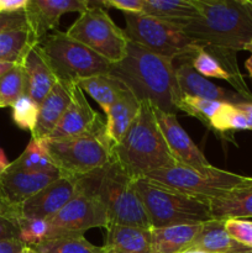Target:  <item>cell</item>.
I'll return each instance as SVG.
<instances>
[{
  "mask_svg": "<svg viewBox=\"0 0 252 253\" xmlns=\"http://www.w3.org/2000/svg\"><path fill=\"white\" fill-rule=\"evenodd\" d=\"M199 16L184 34L208 52L245 51L252 41V0H193Z\"/></svg>",
  "mask_w": 252,
  "mask_h": 253,
  "instance_id": "1",
  "label": "cell"
},
{
  "mask_svg": "<svg viewBox=\"0 0 252 253\" xmlns=\"http://www.w3.org/2000/svg\"><path fill=\"white\" fill-rule=\"evenodd\" d=\"M110 74L120 79L140 101H148L166 113H178L182 93L173 59L130 41L125 58L113 64Z\"/></svg>",
  "mask_w": 252,
  "mask_h": 253,
  "instance_id": "2",
  "label": "cell"
},
{
  "mask_svg": "<svg viewBox=\"0 0 252 253\" xmlns=\"http://www.w3.org/2000/svg\"><path fill=\"white\" fill-rule=\"evenodd\" d=\"M111 152V160L135 180L177 163L161 132L153 105L148 101H141L137 118Z\"/></svg>",
  "mask_w": 252,
  "mask_h": 253,
  "instance_id": "3",
  "label": "cell"
},
{
  "mask_svg": "<svg viewBox=\"0 0 252 253\" xmlns=\"http://www.w3.org/2000/svg\"><path fill=\"white\" fill-rule=\"evenodd\" d=\"M74 180L79 187L98 195L108 214L109 226L120 225L151 230L150 220L136 189V180L113 160L105 167Z\"/></svg>",
  "mask_w": 252,
  "mask_h": 253,
  "instance_id": "4",
  "label": "cell"
},
{
  "mask_svg": "<svg viewBox=\"0 0 252 253\" xmlns=\"http://www.w3.org/2000/svg\"><path fill=\"white\" fill-rule=\"evenodd\" d=\"M47 151L62 177L78 179L110 163L111 147L105 136L103 118L82 135L56 141H44Z\"/></svg>",
  "mask_w": 252,
  "mask_h": 253,
  "instance_id": "5",
  "label": "cell"
},
{
  "mask_svg": "<svg viewBox=\"0 0 252 253\" xmlns=\"http://www.w3.org/2000/svg\"><path fill=\"white\" fill-rule=\"evenodd\" d=\"M37 48L46 58L57 81L74 85L99 74L110 73L113 64L66 32L48 34Z\"/></svg>",
  "mask_w": 252,
  "mask_h": 253,
  "instance_id": "6",
  "label": "cell"
},
{
  "mask_svg": "<svg viewBox=\"0 0 252 253\" xmlns=\"http://www.w3.org/2000/svg\"><path fill=\"white\" fill-rule=\"evenodd\" d=\"M151 229L180 224H203L212 219L209 203L188 197L148 178L136 180Z\"/></svg>",
  "mask_w": 252,
  "mask_h": 253,
  "instance_id": "7",
  "label": "cell"
},
{
  "mask_svg": "<svg viewBox=\"0 0 252 253\" xmlns=\"http://www.w3.org/2000/svg\"><path fill=\"white\" fill-rule=\"evenodd\" d=\"M125 32L128 40L156 54L173 59L192 58L202 47L183 31L182 25L151 17L145 14H125Z\"/></svg>",
  "mask_w": 252,
  "mask_h": 253,
  "instance_id": "8",
  "label": "cell"
},
{
  "mask_svg": "<svg viewBox=\"0 0 252 253\" xmlns=\"http://www.w3.org/2000/svg\"><path fill=\"white\" fill-rule=\"evenodd\" d=\"M146 178L188 197L209 203L244 182L246 177L214 166L197 169L174 163L170 167L151 173Z\"/></svg>",
  "mask_w": 252,
  "mask_h": 253,
  "instance_id": "9",
  "label": "cell"
},
{
  "mask_svg": "<svg viewBox=\"0 0 252 253\" xmlns=\"http://www.w3.org/2000/svg\"><path fill=\"white\" fill-rule=\"evenodd\" d=\"M68 36L83 43L98 53L111 64H116L125 58L127 53L128 40L125 30L119 27L108 11L93 2L66 31Z\"/></svg>",
  "mask_w": 252,
  "mask_h": 253,
  "instance_id": "10",
  "label": "cell"
},
{
  "mask_svg": "<svg viewBox=\"0 0 252 253\" xmlns=\"http://www.w3.org/2000/svg\"><path fill=\"white\" fill-rule=\"evenodd\" d=\"M48 224V239H53L58 236L84 235V232L95 227L106 230L109 227V219L98 195L77 184V194L73 199L51 217Z\"/></svg>",
  "mask_w": 252,
  "mask_h": 253,
  "instance_id": "11",
  "label": "cell"
},
{
  "mask_svg": "<svg viewBox=\"0 0 252 253\" xmlns=\"http://www.w3.org/2000/svg\"><path fill=\"white\" fill-rule=\"evenodd\" d=\"M153 113L175 162L197 169H204L211 166L208 162L204 153L193 142L190 136L182 127L177 119V114L166 113L155 106H153Z\"/></svg>",
  "mask_w": 252,
  "mask_h": 253,
  "instance_id": "12",
  "label": "cell"
},
{
  "mask_svg": "<svg viewBox=\"0 0 252 253\" xmlns=\"http://www.w3.org/2000/svg\"><path fill=\"white\" fill-rule=\"evenodd\" d=\"M90 5V0H29L25 14L36 43L39 44L51 30L58 31L62 15L67 12L82 14Z\"/></svg>",
  "mask_w": 252,
  "mask_h": 253,
  "instance_id": "13",
  "label": "cell"
},
{
  "mask_svg": "<svg viewBox=\"0 0 252 253\" xmlns=\"http://www.w3.org/2000/svg\"><path fill=\"white\" fill-rule=\"evenodd\" d=\"M76 194V180L61 175L20 205V219L49 220L67 203L71 202Z\"/></svg>",
  "mask_w": 252,
  "mask_h": 253,
  "instance_id": "14",
  "label": "cell"
},
{
  "mask_svg": "<svg viewBox=\"0 0 252 253\" xmlns=\"http://www.w3.org/2000/svg\"><path fill=\"white\" fill-rule=\"evenodd\" d=\"M174 64L178 86L182 95L221 101V103L234 104V105L240 103H250L237 91L226 90L210 82L205 77L200 76L197 71H194L189 58L175 59Z\"/></svg>",
  "mask_w": 252,
  "mask_h": 253,
  "instance_id": "15",
  "label": "cell"
},
{
  "mask_svg": "<svg viewBox=\"0 0 252 253\" xmlns=\"http://www.w3.org/2000/svg\"><path fill=\"white\" fill-rule=\"evenodd\" d=\"M101 116L86 100L78 84L72 89V100L64 111L61 121L44 141H56L82 135L90 130Z\"/></svg>",
  "mask_w": 252,
  "mask_h": 253,
  "instance_id": "16",
  "label": "cell"
},
{
  "mask_svg": "<svg viewBox=\"0 0 252 253\" xmlns=\"http://www.w3.org/2000/svg\"><path fill=\"white\" fill-rule=\"evenodd\" d=\"M61 175L6 169L0 178V192L10 204L19 207Z\"/></svg>",
  "mask_w": 252,
  "mask_h": 253,
  "instance_id": "17",
  "label": "cell"
},
{
  "mask_svg": "<svg viewBox=\"0 0 252 253\" xmlns=\"http://www.w3.org/2000/svg\"><path fill=\"white\" fill-rule=\"evenodd\" d=\"M74 85L57 81L51 91L39 105L37 124L34 132L31 133V138L44 141L51 135L71 103L72 89Z\"/></svg>",
  "mask_w": 252,
  "mask_h": 253,
  "instance_id": "18",
  "label": "cell"
},
{
  "mask_svg": "<svg viewBox=\"0 0 252 253\" xmlns=\"http://www.w3.org/2000/svg\"><path fill=\"white\" fill-rule=\"evenodd\" d=\"M140 109L141 101L128 88H126L123 95L110 106L106 113L105 136L111 151L125 137L128 128L137 118Z\"/></svg>",
  "mask_w": 252,
  "mask_h": 253,
  "instance_id": "19",
  "label": "cell"
},
{
  "mask_svg": "<svg viewBox=\"0 0 252 253\" xmlns=\"http://www.w3.org/2000/svg\"><path fill=\"white\" fill-rule=\"evenodd\" d=\"M212 219H247L252 217V178L246 177L229 192L209 202Z\"/></svg>",
  "mask_w": 252,
  "mask_h": 253,
  "instance_id": "20",
  "label": "cell"
},
{
  "mask_svg": "<svg viewBox=\"0 0 252 253\" xmlns=\"http://www.w3.org/2000/svg\"><path fill=\"white\" fill-rule=\"evenodd\" d=\"M21 64L26 76V94L40 105L57 83L56 76L37 48V44L27 52Z\"/></svg>",
  "mask_w": 252,
  "mask_h": 253,
  "instance_id": "21",
  "label": "cell"
},
{
  "mask_svg": "<svg viewBox=\"0 0 252 253\" xmlns=\"http://www.w3.org/2000/svg\"><path fill=\"white\" fill-rule=\"evenodd\" d=\"M101 253H151L150 230L111 225Z\"/></svg>",
  "mask_w": 252,
  "mask_h": 253,
  "instance_id": "22",
  "label": "cell"
},
{
  "mask_svg": "<svg viewBox=\"0 0 252 253\" xmlns=\"http://www.w3.org/2000/svg\"><path fill=\"white\" fill-rule=\"evenodd\" d=\"M202 224H180L151 229V253H182L190 246Z\"/></svg>",
  "mask_w": 252,
  "mask_h": 253,
  "instance_id": "23",
  "label": "cell"
},
{
  "mask_svg": "<svg viewBox=\"0 0 252 253\" xmlns=\"http://www.w3.org/2000/svg\"><path fill=\"white\" fill-rule=\"evenodd\" d=\"M187 250H200L209 253H230L246 251L247 247L237 244L231 239L225 229V221L210 219L200 225L197 236Z\"/></svg>",
  "mask_w": 252,
  "mask_h": 253,
  "instance_id": "24",
  "label": "cell"
},
{
  "mask_svg": "<svg viewBox=\"0 0 252 253\" xmlns=\"http://www.w3.org/2000/svg\"><path fill=\"white\" fill-rule=\"evenodd\" d=\"M143 14L182 26L199 16L193 0H143Z\"/></svg>",
  "mask_w": 252,
  "mask_h": 253,
  "instance_id": "25",
  "label": "cell"
},
{
  "mask_svg": "<svg viewBox=\"0 0 252 253\" xmlns=\"http://www.w3.org/2000/svg\"><path fill=\"white\" fill-rule=\"evenodd\" d=\"M6 169L61 175L56 163L47 151L44 141H37L34 138L30 140L24 152L14 162L10 163Z\"/></svg>",
  "mask_w": 252,
  "mask_h": 253,
  "instance_id": "26",
  "label": "cell"
},
{
  "mask_svg": "<svg viewBox=\"0 0 252 253\" xmlns=\"http://www.w3.org/2000/svg\"><path fill=\"white\" fill-rule=\"evenodd\" d=\"M78 85L84 93L89 94L100 105L105 114L126 90L125 84L110 73L86 78L79 82Z\"/></svg>",
  "mask_w": 252,
  "mask_h": 253,
  "instance_id": "27",
  "label": "cell"
},
{
  "mask_svg": "<svg viewBox=\"0 0 252 253\" xmlns=\"http://www.w3.org/2000/svg\"><path fill=\"white\" fill-rule=\"evenodd\" d=\"M30 30H15L0 34V62L19 64L27 52L36 46Z\"/></svg>",
  "mask_w": 252,
  "mask_h": 253,
  "instance_id": "28",
  "label": "cell"
},
{
  "mask_svg": "<svg viewBox=\"0 0 252 253\" xmlns=\"http://www.w3.org/2000/svg\"><path fill=\"white\" fill-rule=\"evenodd\" d=\"M30 249L37 253H101V247L90 244L84 235L53 237Z\"/></svg>",
  "mask_w": 252,
  "mask_h": 253,
  "instance_id": "29",
  "label": "cell"
},
{
  "mask_svg": "<svg viewBox=\"0 0 252 253\" xmlns=\"http://www.w3.org/2000/svg\"><path fill=\"white\" fill-rule=\"evenodd\" d=\"M26 94V76L21 63L15 64L0 78V103L2 108L10 106Z\"/></svg>",
  "mask_w": 252,
  "mask_h": 253,
  "instance_id": "30",
  "label": "cell"
},
{
  "mask_svg": "<svg viewBox=\"0 0 252 253\" xmlns=\"http://www.w3.org/2000/svg\"><path fill=\"white\" fill-rule=\"evenodd\" d=\"M222 104L224 103H221V101L182 95L179 103H178V111H183L189 116H194L195 119L202 121L204 125L209 126L210 121L217 113V110L221 108Z\"/></svg>",
  "mask_w": 252,
  "mask_h": 253,
  "instance_id": "31",
  "label": "cell"
},
{
  "mask_svg": "<svg viewBox=\"0 0 252 253\" xmlns=\"http://www.w3.org/2000/svg\"><path fill=\"white\" fill-rule=\"evenodd\" d=\"M209 127L215 131L225 132V131H240L249 130L247 120L244 114L236 108L234 104H222L221 108L217 110L214 118L210 121Z\"/></svg>",
  "mask_w": 252,
  "mask_h": 253,
  "instance_id": "32",
  "label": "cell"
},
{
  "mask_svg": "<svg viewBox=\"0 0 252 253\" xmlns=\"http://www.w3.org/2000/svg\"><path fill=\"white\" fill-rule=\"evenodd\" d=\"M189 61L194 71H197L200 76L205 77V78L209 77V78L222 79V81L229 82L232 86H235V82L229 74V72L221 66V63L211 53L205 51L204 48L199 49Z\"/></svg>",
  "mask_w": 252,
  "mask_h": 253,
  "instance_id": "33",
  "label": "cell"
},
{
  "mask_svg": "<svg viewBox=\"0 0 252 253\" xmlns=\"http://www.w3.org/2000/svg\"><path fill=\"white\" fill-rule=\"evenodd\" d=\"M11 115L15 125L22 130L34 132L39 116V105L27 94L20 96L11 105Z\"/></svg>",
  "mask_w": 252,
  "mask_h": 253,
  "instance_id": "34",
  "label": "cell"
},
{
  "mask_svg": "<svg viewBox=\"0 0 252 253\" xmlns=\"http://www.w3.org/2000/svg\"><path fill=\"white\" fill-rule=\"evenodd\" d=\"M20 240L27 247L36 246L49 236L48 220L19 219Z\"/></svg>",
  "mask_w": 252,
  "mask_h": 253,
  "instance_id": "35",
  "label": "cell"
},
{
  "mask_svg": "<svg viewBox=\"0 0 252 253\" xmlns=\"http://www.w3.org/2000/svg\"><path fill=\"white\" fill-rule=\"evenodd\" d=\"M225 229L234 241L252 250V221L247 219H227Z\"/></svg>",
  "mask_w": 252,
  "mask_h": 253,
  "instance_id": "36",
  "label": "cell"
},
{
  "mask_svg": "<svg viewBox=\"0 0 252 253\" xmlns=\"http://www.w3.org/2000/svg\"><path fill=\"white\" fill-rule=\"evenodd\" d=\"M15 30H30L25 10L16 12H0V34Z\"/></svg>",
  "mask_w": 252,
  "mask_h": 253,
  "instance_id": "37",
  "label": "cell"
},
{
  "mask_svg": "<svg viewBox=\"0 0 252 253\" xmlns=\"http://www.w3.org/2000/svg\"><path fill=\"white\" fill-rule=\"evenodd\" d=\"M100 6L114 7L124 14H143V0H100Z\"/></svg>",
  "mask_w": 252,
  "mask_h": 253,
  "instance_id": "38",
  "label": "cell"
},
{
  "mask_svg": "<svg viewBox=\"0 0 252 253\" xmlns=\"http://www.w3.org/2000/svg\"><path fill=\"white\" fill-rule=\"evenodd\" d=\"M2 240H20L19 220L0 215V241Z\"/></svg>",
  "mask_w": 252,
  "mask_h": 253,
  "instance_id": "39",
  "label": "cell"
},
{
  "mask_svg": "<svg viewBox=\"0 0 252 253\" xmlns=\"http://www.w3.org/2000/svg\"><path fill=\"white\" fill-rule=\"evenodd\" d=\"M29 0H0V12H16L26 9Z\"/></svg>",
  "mask_w": 252,
  "mask_h": 253,
  "instance_id": "40",
  "label": "cell"
},
{
  "mask_svg": "<svg viewBox=\"0 0 252 253\" xmlns=\"http://www.w3.org/2000/svg\"><path fill=\"white\" fill-rule=\"evenodd\" d=\"M26 247L21 240H2L0 241V253H19Z\"/></svg>",
  "mask_w": 252,
  "mask_h": 253,
  "instance_id": "41",
  "label": "cell"
},
{
  "mask_svg": "<svg viewBox=\"0 0 252 253\" xmlns=\"http://www.w3.org/2000/svg\"><path fill=\"white\" fill-rule=\"evenodd\" d=\"M0 215L11 217V219L19 220L20 219V208L10 204L6 199L0 197Z\"/></svg>",
  "mask_w": 252,
  "mask_h": 253,
  "instance_id": "42",
  "label": "cell"
},
{
  "mask_svg": "<svg viewBox=\"0 0 252 253\" xmlns=\"http://www.w3.org/2000/svg\"><path fill=\"white\" fill-rule=\"evenodd\" d=\"M236 108L244 114V116L247 120V125H249V130L252 131V103H240L235 104Z\"/></svg>",
  "mask_w": 252,
  "mask_h": 253,
  "instance_id": "43",
  "label": "cell"
},
{
  "mask_svg": "<svg viewBox=\"0 0 252 253\" xmlns=\"http://www.w3.org/2000/svg\"><path fill=\"white\" fill-rule=\"evenodd\" d=\"M9 165L10 163L7 162V158H6V156H5L4 151L0 148V169H1L2 172H5V170H6V168L9 167Z\"/></svg>",
  "mask_w": 252,
  "mask_h": 253,
  "instance_id": "44",
  "label": "cell"
},
{
  "mask_svg": "<svg viewBox=\"0 0 252 253\" xmlns=\"http://www.w3.org/2000/svg\"><path fill=\"white\" fill-rule=\"evenodd\" d=\"M14 63H6V62H0V78H1L4 74H6L10 69L14 67Z\"/></svg>",
  "mask_w": 252,
  "mask_h": 253,
  "instance_id": "45",
  "label": "cell"
},
{
  "mask_svg": "<svg viewBox=\"0 0 252 253\" xmlns=\"http://www.w3.org/2000/svg\"><path fill=\"white\" fill-rule=\"evenodd\" d=\"M246 69H247V72H249L250 76L252 77V54H251V57H250V58L246 61Z\"/></svg>",
  "mask_w": 252,
  "mask_h": 253,
  "instance_id": "46",
  "label": "cell"
},
{
  "mask_svg": "<svg viewBox=\"0 0 252 253\" xmlns=\"http://www.w3.org/2000/svg\"><path fill=\"white\" fill-rule=\"evenodd\" d=\"M182 253H209V252H205V251H200V250H185Z\"/></svg>",
  "mask_w": 252,
  "mask_h": 253,
  "instance_id": "47",
  "label": "cell"
},
{
  "mask_svg": "<svg viewBox=\"0 0 252 253\" xmlns=\"http://www.w3.org/2000/svg\"><path fill=\"white\" fill-rule=\"evenodd\" d=\"M245 51H249V52H251V53H252V41L250 42L249 44H247L246 48H245Z\"/></svg>",
  "mask_w": 252,
  "mask_h": 253,
  "instance_id": "48",
  "label": "cell"
},
{
  "mask_svg": "<svg viewBox=\"0 0 252 253\" xmlns=\"http://www.w3.org/2000/svg\"><path fill=\"white\" fill-rule=\"evenodd\" d=\"M230 253H252V250H246V251H236V252H230Z\"/></svg>",
  "mask_w": 252,
  "mask_h": 253,
  "instance_id": "49",
  "label": "cell"
},
{
  "mask_svg": "<svg viewBox=\"0 0 252 253\" xmlns=\"http://www.w3.org/2000/svg\"><path fill=\"white\" fill-rule=\"evenodd\" d=\"M19 253H29V250H27V246H26V247H25V249H24V250H22V251H21V252H19Z\"/></svg>",
  "mask_w": 252,
  "mask_h": 253,
  "instance_id": "50",
  "label": "cell"
},
{
  "mask_svg": "<svg viewBox=\"0 0 252 253\" xmlns=\"http://www.w3.org/2000/svg\"><path fill=\"white\" fill-rule=\"evenodd\" d=\"M27 250H29V253H37L36 251H34L32 249H30V247H27Z\"/></svg>",
  "mask_w": 252,
  "mask_h": 253,
  "instance_id": "51",
  "label": "cell"
},
{
  "mask_svg": "<svg viewBox=\"0 0 252 253\" xmlns=\"http://www.w3.org/2000/svg\"><path fill=\"white\" fill-rule=\"evenodd\" d=\"M2 173H4V172H2V170H1V169H0V178H1V174H2ZM0 197H2L1 192H0ZM2 198H4V197H2ZM4 199H5V198H4Z\"/></svg>",
  "mask_w": 252,
  "mask_h": 253,
  "instance_id": "52",
  "label": "cell"
},
{
  "mask_svg": "<svg viewBox=\"0 0 252 253\" xmlns=\"http://www.w3.org/2000/svg\"><path fill=\"white\" fill-rule=\"evenodd\" d=\"M0 108H2V106H1V103H0Z\"/></svg>",
  "mask_w": 252,
  "mask_h": 253,
  "instance_id": "53",
  "label": "cell"
}]
</instances>
